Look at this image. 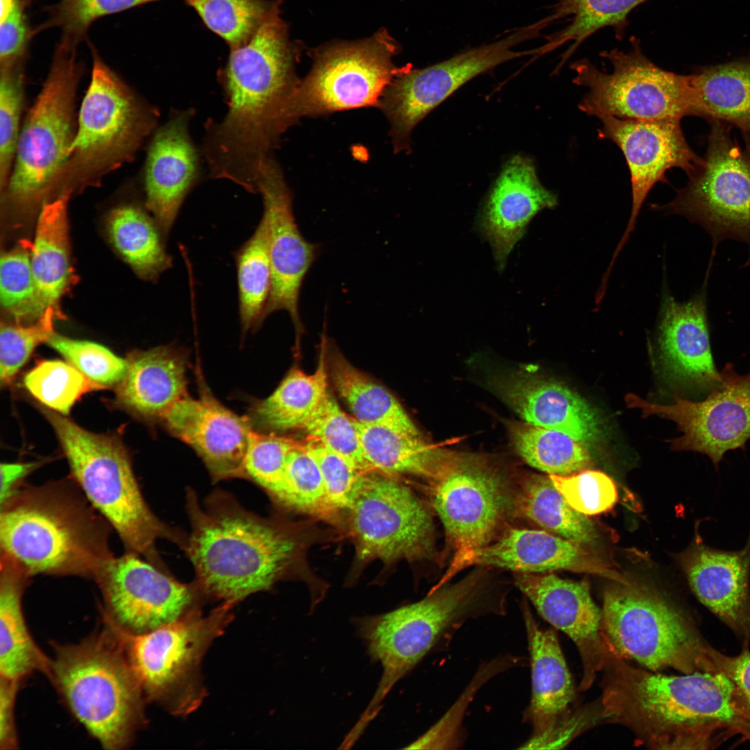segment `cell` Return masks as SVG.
I'll return each mask as SVG.
<instances>
[{"label": "cell", "instance_id": "6da1fadb", "mask_svg": "<svg viewBox=\"0 0 750 750\" xmlns=\"http://www.w3.org/2000/svg\"><path fill=\"white\" fill-rule=\"evenodd\" d=\"M600 698L603 719L629 728L657 749H708L739 736L750 724L732 681L719 672L665 675L633 667L608 651Z\"/></svg>", "mask_w": 750, "mask_h": 750}, {"label": "cell", "instance_id": "7a4b0ae2", "mask_svg": "<svg viewBox=\"0 0 750 750\" xmlns=\"http://www.w3.org/2000/svg\"><path fill=\"white\" fill-rule=\"evenodd\" d=\"M186 500L191 531L183 549L201 595L235 606L288 574L299 547L290 526L246 510L223 491L201 504L188 489Z\"/></svg>", "mask_w": 750, "mask_h": 750}, {"label": "cell", "instance_id": "3957f363", "mask_svg": "<svg viewBox=\"0 0 750 750\" xmlns=\"http://www.w3.org/2000/svg\"><path fill=\"white\" fill-rule=\"evenodd\" d=\"M0 511L1 553L31 576L96 581L115 557L111 526L78 486L65 482L21 486Z\"/></svg>", "mask_w": 750, "mask_h": 750}, {"label": "cell", "instance_id": "277c9868", "mask_svg": "<svg viewBox=\"0 0 750 750\" xmlns=\"http://www.w3.org/2000/svg\"><path fill=\"white\" fill-rule=\"evenodd\" d=\"M53 646L47 677L69 710L105 749L128 747L147 699L112 630L104 622L78 643Z\"/></svg>", "mask_w": 750, "mask_h": 750}, {"label": "cell", "instance_id": "5b68a950", "mask_svg": "<svg viewBox=\"0 0 750 750\" xmlns=\"http://www.w3.org/2000/svg\"><path fill=\"white\" fill-rule=\"evenodd\" d=\"M60 441L73 479L104 517L127 551L160 567L156 544L185 538L151 511L136 480L127 451L116 438L88 431L53 410H42Z\"/></svg>", "mask_w": 750, "mask_h": 750}, {"label": "cell", "instance_id": "8992f818", "mask_svg": "<svg viewBox=\"0 0 750 750\" xmlns=\"http://www.w3.org/2000/svg\"><path fill=\"white\" fill-rule=\"evenodd\" d=\"M77 46H56L47 77L22 126L11 174L1 197L17 211L55 198L74 141L76 97L83 66Z\"/></svg>", "mask_w": 750, "mask_h": 750}, {"label": "cell", "instance_id": "52a82bcc", "mask_svg": "<svg viewBox=\"0 0 750 750\" xmlns=\"http://www.w3.org/2000/svg\"><path fill=\"white\" fill-rule=\"evenodd\" d=\"M91 80L58 194L94 185L132 160L156 128L158 110L131 88L92 47Z\"/></svg>", "mask_w": 750, "mask_h": 750}, {"label": "cell", "instance_id": "ba28073f", "mask_svg": "<svg viewBox=\"0 0 750 750\" xmlns=\"http://www.w3.org/2000/svg\"><path fill=\"white\" fill-rule=\"evenodd\" d=\"M233 606L222 602L207 615L197 609L140 633L122 629L105 615L103 619L121 644L146 699L174 715L187 716L206 697L201 662L231 622Z\"/></svg>", "mask_w": 750, "mask_h": 750}, {"label": "cell", "instance_id": "9c48e42d", "mask_svg": "<svg viewBox=\"0 0 750 750\" xmlns=\"http://www.w3.org/2000/svg\"><path fill=\"white\" fill-rule=\"evenodd\" d=\"M601 635L608 651L660 672H708V643L678 605L649 588L618 583L607 588Z\"/></svg>", "mask_w": 750, "mask_h": 750}, {"label": "cell", "instance_id": "30bf717a", "mask_svg": "<svg viewBox=\"0 0 750 750\" xmlns=\"http://www.w3.org/2000/svg\"><path fill=\"white\" fill-rule=\"evenodd\" d=\"M478 580L471 574L455 584L433 589L417 602L354 622L369 656L383 669L374 697L353 728L356 734H362L394 685L441 637L472 617Z\"/></svg>", "mask_w": 750, "mask_h": 750}, {"label": "cell", "instance_id": "8fae6325", "mask_svg": "<svg viewBox=\"0 0 750 750\" xmlns=\"http://www.w3.org/2000/svg\"><path fill=\"white\" fill-rule=\"evenodd\" d=\"M429 484L431 501L451 553L449 567L437 588L472 565L476 553L508 528L507 522L516 513L515 486L486 462L463 456H456Z\"/></svg>", "mask_w": 750, "mask_h": 750}, {"label": "cell", "instance_id": "7c38bea8", "mask_svg": "<svg viewBox=\"0 0 750 750\" xmlns=\"http://www.w3.org/2000/svg\"><path fill=\"white\" fill-rule=\"evenodd\" d=\"M631 41L627 52L613 49L600 53L610 63V72L585 58L572 63L574 83L588 89L579 109L598 118L681 120L692 115L690 75L660 68L644 55L638 38Z\"/></svg>", "mask_w": 750, "mask_h": 750}, {"label": "cell", "instance_id": "4fadbf2b", "mask_svg": "<svg viewBox=\"0 0 750 750\" xmlns=\"http://www.w3.org/2000/svg\"><path fill=\"white\" fill-rule=\"evenodd\" d=\"M701 167L677 190L675 198L655 209L698 224L710 235L712 254L719 242L745 243L750 262V150L732 138L729 128L712 119L707 152Z\"/></svg>", "mask_w": 750, "mask_h": 750}, {"label": "cell", "instance_id": "5bb4252c", "mask_svg": "<svg viewBox=\"0 0 750 750\" xmlns=\"http://www.w3.org/2000/svg\"><path fill=\"white\" fill-rule=\"evenodd\" d=\"M397 51L394 40L384 29L365 40L315 50L312 69L300 81L294 94L296 121L301 117L378 106L388 86L408 67L393 63Z\"/></svg>", "mask_w": 750, "mask_h": 750}, {"label": "cell", "instance_id": "9a60e30c", "mask_svg": "<svg viewBox=\"0 0 750 750\" xmlns=\"http://www.w3.org/2000/svg\"><path fill=\"white\" fill-rule=\"evenodd\" d=\"M535 22L491 43L462 51L422 69L408 67L383 92L378 107L387 117L396 151L409 150L414 128L433 109L476 76L509 60L534 56V49L515 51L520 43L540 36Z\"/></svg>", "mask_w": 750, "mask_h": 750}, {"label": "cell", "instance_id": "2e32d148", "mask_svg": "<svg viewBox=\"0 0 750 750\" xmlns=\"http://www.w3.org/2000/svg\"><path fill=\"white\" fill-rule=\"evenodd\" d=\"M347 512L360 562L413 561L429 558L434 551V527L428 508L394 476L367 472Z\"/></svg>", "mask_w": 750, "mask_h": 750}, {"label": "cell", "instance_id": "e0dca14e", "mask_svg": "<svg viewBox=\"0 0 750 750\" xmlns=\"http://www.w3.org/2000/svg\"><path fill=\"white\" fill-rule=\"evenodd\" d=\"M721 373L720 385L699 401L676 396L664 405L634 394L625 401L644 417L656 415L675 422L683 435L670 441L672 449L704 454L717 467L726 452L743 449L750 439V371L740 375L728 364Z\"/></svg>", "mask_w": 750, "mask_h": 750}, {"label": "cell", "instance_id": "ac0fdd59", "mask_svg": "<svg viewBox=\"0 0 750 750\" xmlns=\"http://www.w3.org/2000/svg\"><path fill=\"white\" fill-rule=\"evenodd\" d=\"M103 615L124 630L144 633L199 609L194 583H182L161 568L127 551L114 557L95 581Z\"/></svg>", "mask_w": 750, "mask_h": 750}, {"label": "cell", "instance_id": "d6986e66", "mask_svg": "<svg viewBox=\"0 0 750 750\" xmlns=\"http://www.w3.org/2000/svg\"><path fill=\"white\" fill-rule=\"evenodd\" d=\"M257 193L263 201L268 232L272 283L263 320L276 311L290 317L297 336L303 326L299 302L303 281L319 253V246L301 233L292 210V194L283 172L272 157L262 169Z\"/></svg>", "mask_w": 750, "mask_h": 750}, {"label": "cell", "instance_id": "ffe728a7", "mask_svg": "<svg viewBox=\"0 0 750 750\" xmlns=\"http://www.w3.org/2000/svg\"><path fill=\"white\" fill-rule=\"evenodd\" d=\"M599 138L619 147L631 175L632 206L624 233L613 253L614 262L634 230L637 217L649 192L658 182L667 183V171L676 167L690 177L701 167L703 159L690 147L679 119H626L599 117Z\"/></svg>", "mask_w": 750, "mask_h": 750}, {"label": "cell", "instance_id": "44dd1931", "mask_svg": "<svg viewBox=\"0 0 750 750\" xmlns=\"http://www.w3.org/2000/svg\"><path fill=\"white\" fill-rule=\"evenodd\" d=\"M531 658L532 694L526 710L533 731L521 749H555L565 744L575 733L579 712H572L574 683L557 634L543 629L524 606Z\"/></svg>", "mask_w": 750, "mask_h": 750}, {"label": "cell", "instance_id": "7402d4cb", "mask_svg": "<svg viewBox=\"0 0 750 750\" xmlns=\"http://www.w3.org/2000/svg\"><path fill=\"white\" fill-rule=\"evenodd\" d=\"M515 583L540 616L574 642L583 666L579 690H588L603 669L608 651L601 635V609L588 583L526 572H517Z\"/></svg>", "mask_w": 750, "mask_h": 750}, {"label": "cell", "instance_id": "603a6c76", "mask_svg": "<svg viewBox=\"0 0 750 750\" xmlns=\"http://www.w3.org/2000/svg\"><path fill=\"white\" fill-rule=\"evenodd\" d=\"M695 524L690 545L677 560L690 590L742 642H750V531L745 545L725 551L707 545Z\"/></svg>", "mask_w": 750, "mask_h": 750}, {"label": "cell", "instance_id": "cb8c5ba5", "mask_svg": "<svg viewBox=\"0 0 750 750\" xmlns=\"http://www.w3.org/2000/svg\"><path fill=\"white\" fill-rule=\"evenodd\" d=\"M175 437L191 447L215 481L245 478L244 459L253 428L212 396L188 395L161 419Z\"/></svg>", "mask_w": 750, "mask_h": 750}, {"label": "cell", "instance_id": "d4e9b609", "mask_svg": "<svg viewBox=\"0 0 750 750\" xmlns=\"http://www.w3.org/2000/svg\"><path fill=\"white\" fill-rule=\"evenodd\" d=\"M558 199L539 181L532 159L515 155L503 167L480 212L478 227L501 272L531 219L556 206Z\"/></svg>", "mask_w": 750, "mask_h": 750}, {"label": "cell", "instance_id": "484cf974", "mask_svg": "<svg viewBox=\"0 0 750 750\" xmlns=\"http://www.w3.org/2000/svg\"><path fill=\"white\" fill-rule=\"evenodd\" d=\"M194 111L173 112L149 146L144 171L145 206L165 237L200 176L197 150L189 133Z\"/></svg>", "mask_w": 750, "mask_h": 750}, {"label": "cell", "instance_id": "4316f807", "mask_svg": "<svg viewBox=\"0 0 750 750\" xmlns=\"http://www.w3.org/2000/svg\"><path fill=\"white\" fill-rule=\"evenodd\" d=\"M710 265L703 284L689 301H676L666 289L662 292L658 341L667 370L672 377L697 391L710 393L722 382L712 358L707 316V285Z\"/></svg>", "mask_w": 750, "mask_h": 750}, {"label": "cell", "instance_id": "83f0119b", "mask_svg": "<svg viewBox=\"0 0 750 750\" xmlns=\"http://www.w3.org/2000/svg\"><path fill=\"white\" fill-rule=\"evenodd\" d=\"M493 385L496 393L525 422L564 432L585 446L599 439L601 426L597 413L565 385L522 369L498 378Z\"/></svg>", "mask_w": 750, "mask_h": 750}, {"label": "cell", "instance_id": "f1b7e54d", "mask_svg": "<svg viewBox=\"0 0 750 750\" xmlns=\"http://www.w3.org/2000/svg\"><path fill=\"white\" fill-rule=\"evenodd\" d=\"M475 564L526 573L565 569L592 574L617 583L630 582L584 545L544 530L508 527L476 553L472 562Z\"/></svg>", "mask_w": 750, "mask_h": 750}, {"label": "cell", "instance_id": "f546056e", "mask_svg": "<svg viewBox=\"0 0 750 750\" xmlns=\"http://www.w3.org/2000/svg\"><path fill=\"white\" fill-rule=\"evenodd\" d=\"M127 369L116 386L119 404L147 419H162L188 394V360L172 345L135 351L128 356Z\"/></svg>", "mask_w": 750, "mask_h": 750}, {"label": "cell", "instance_id": "4dcf8cb0", "mask_svg": "<svg viewBox=\"0 0 750 750\" xmlns=\"http://www.w3.org/2000/svg\"><path fill=\"white\" fill-rule=\"evenodd\" d=\"M31 576L1 553L0 677L22 681L35 672L47 676L50 658L33 640L25 620L22 597Z\"/></svg>", "mask_w": 750, "mask_h": 750}, {"label": "cell", "instance_id": "1f68e13d", "mask_svg": "<svg viewBox=\"0 0 750 750\" xmlns=\"http://www.w3.org/2000/svg\"><path fill=\"white\" fill-rule=\"evenodd\" d=\"M70 197L61 193L44 203L40 210L31 254L38 319L49 307L59 310V301L69 284L71 267L67 207Z\"/></svg>", "mask_w": 750, "mask_h": 750}, {"label": "cell", "instance_id": "d6a6232c", "mask_svg": "<svg viewBox=\"0 0 750 750\" xmlns=\"http://www.w3.org/2000/svg\"><path fill=\"white\" fill-rule=\"evenodd\" d=\"M353 419L368 462L374 470L387 475L415 476L431 483L456 456L426 442L421 435L364 424Z\"/></svg>", "mask_w": 750, "mask_h": 750}, {"label": "cell", "instance_id": "836d02e7", "mask_svg": "<svg viewBox=\"0 0 750 750\" xmlns=\"http://www.w3.org/2000/svg\"><path fill=\"white\" fill-rule=\"evenodd\" d=\"M690 80L692 115L735 125L750 150V60L705 67Z\"/></svg>", "mask_w": 750, "mask_h": 750}, {"label": "cell", "instance_id": "e575fe53", "mask_svg": "<svg viewBox=\"0 0 750 750\" xmlns=\"http://www.w3.org/2000/svg\"><path fill=\"white\" fill-rule=\"evenodd\" d=\"M549 14L540 20L547 28L558 22L563 26L547 35L537 47L538 56L567 45L558 67L561 66L580 45L597 31L611 26L617 36L623 34L631 11L647 0H553Z\"/></svg>", "mask_w": 750, "mask_h": 750}, {"label": "cell", "instance_id": "d590c367", "mask_svg": "<svg viewBox=\"0 0 750 750\" xmlns=\"http://www.w3.org/2000/svg\"><path fill=\"white\" fill-rule=\"evenodd\" d=\"M326 342L324 335L320 360L314 374H307L293 367L269 397L253 405V424L272 431L303 430L328 391L324 356Z\"/></svg>", "mask_w": 750, "mask_h": 750}, {"label": "cell", "instance_id": "8d00e7d4", "mask_svg": "<svg viewBox=\"0 0 750 750\" xmlns=\"http://www.w3.org/2000/svg\"><path fill=\"white\" fill-rule=\"evenodd\" d=\"M328 362L331 381L357 422L421 435L397 399L354 367L339 351L331 350Z\"/></svg>", "mask_w": 750, "mask_h": 750}, {"label": "cell", "instance_id": "74e56055", "mask_svg": "<svg viewBox=\"0 0 750 750\" xmlns=\"http://www.w3.org/2000/svg\"><path fill=\"white\" fill-rule=\"evenodd\" d=\"M110 239L134 272L144 280L156 281L173 265L159 225L142 208L126 204L114 208L107 221Z\"/></svg>", "mask_w": 750, "mask_h": 750}, {"label": "cell", "instance_id": "f35d334b", "mask_svg": "<svg viewBox=\"0 0 750 750\" xmlns=\"http://www.w3.org/2000/svg\"><path fill=\"white\" fill-rule=\"evenodd\" d=\"M515 512L544 531L582 545L594 544L597 533L592 522L574 510L549 476L529 474L515 486Z\"/></svg>", "mask_w": 750, "mask_h": 750}, {"label": "cell", "instance_id": "ab89813d", "mask_svg": "<svg viewBox=\"0 0 750 750\" xmlns=\"http://www.w3.org/2000/svg\"><path fill=\"white\" fill-rule=\"evenodd\" d=\"M508 428L523 460L549 475H572L592 463L586 446L564 432L517 422H509Z\"/></svg>", "mask_w": 750, "mask_h": 750}, {"label": "cell", "instance_id": "60d3db41", "mask_svg": "<svg viewBox=\"0 0 750 750\" xmlns=\"http://www.w3.org/2000/svg\"><path fill=\"white\" fill-rule=\"evenodd\" d=\"M238 311L242 333L260 328L272 283L268 232L262 217L251 237L235 253Z\"/></svg>", "mask_w": 750, "mask_h": 750}, {"label": "cell", "instance_id": "b9f144b4", "mask_svg": "<svg viewBox=\"0 0 750 750\" xmlns=\"http://www.w3.org/2000/svg\"><path fill=\"white\" fill-rule=\"evenodd\" d=\"M192 8L205 26L231 48L245 43L281 1L181 0Z\"/></svg>", "mask_w": 750, "mask_h": 750}, {"label": "cell", "instance_id": "7bdbcfd3", "mask_svg": "<svg viewBox=\"0 0 750 750\" xmlns=\"http://www.w3.org/2000/svg\"><path fill=\"white\" fill-rule=\"evenodd\" d=\"M26 390L50 410L67 415L85 393L99 389L68 362L42 360L24 378Z\"/></svg>", "mask_w": 750, "mask_h": 750}, {"label": "cell", "instance_id": "ee69618b", "mask_svg": "<svg viewBox=\"0 0 750 750\" xmlns=\"http://www.w3.org/2000/svg\"><path fill=\"white\" fill-rule=\"evenodd\" d=\"M314 440L356 468L374 470L364 453L353 419L340 408L328 390L303 428Z\"/></svg>", "mask_w": 750, "mask_h": 750}, {"label": "cell", "instance_id": "f6af8a7d", "mask_svg": "<svg viewBox=\"0 0 750 750\" xmlns=\"http://www.w3.org/2000/svg\"><path fill=\"white\" fill-rule=\"evenodd\" d=\"M302 444L292 438L253 429L244 459L245 478L259 485L283 505L288 458Z\"/></svg>", "mask_w": 750, "mask_h": 750}, {"label": "cell", "instance_id": "bcb514c9", "mask_svg": "<svg viewBox=\"0 0 750 750\" xmlns=\"http://www.w3.org/2000/svg\"><path fill=\"white\" fill-rule=\"evenodd\" d=\"M32 244L22 241L3 253L0 264V301L2 308L17 323L38 320L36 285L32 270Z\"/></svg>", "mask_w": 750, "mask_h": 750}, {"label": "cell", "instance_id": "7dc6e473", "mask_svg": "<svg viewBox=\"0 0 750 750\" xmlns=\"http://www.w3.org/2000/svg\"><path fill=\"white\" fill-rule=\"evenodd\" d=\"M294 449L285 468V495L283 505L322 517L335 514L327 498L317 464L306 449Z\"/></svg>", "mask_w": 750, "mask_h": 750}, {"label": "cell", "instance_id": "c3c4849f", "mask_svg": "<svg viewBox=\"0 0 750 750\" xmlns=\"http://www.w3.org/2000/svg\"><path fill=\"white\" fill-rule=\"evenodd\" d=\"M46 343L99 389L117 386L126 374L127 360L101 344L56 333Z\"/></svg>", "mask_w": 750, "mask_h": 750}, {"label": "cell", "instance_id": "681fc988", "mask_svg": "<svg viewBox=\"0 0 750 750\" xmlns=\"http://www.w3.org/2000/svg\"><path fill=\"white\" fill-rule=\"evenodd\" d=\"M155 1L158 0H60L47 8L48 18L33 30V34L56 27L62 31L60 41L78 46L97 19Z\"/></svg>", "mask_w": 750, "mask_h": 750}, {"label": "cell", "instance_id": "f907efd6", "mask_svg": "<svg viewBox=\"0 0 750 750\" xmlns=\"http://www.w3.org/2000/svg\"><path fill=\"white\" fill-rule=\"evenodd\" d=\"M24 62L0 67V189H6L21 131Z\"/></svg>", "mask_w": 750, "mask_h": 750}, {"label": "cell", "instance_id": "816d5d0a", "mask_svg": "<svg viewBox=\"0 0 750 750\" xmlns=\"http://www.w3.org/2000/svg\"><path fill=\"white\" fill-rule=\"evenodd\" d=\"M59 310L48 308L36 321L29 324H1L0 332V380L9 383L26 362L35 347L47 342L53 331Z\"/></svg>", "mask_w": 750, "mask_h": 750}, {"label": "cell", "instance_id": "f5cc1de1", "mask_svg": "<svg viewBox=\"0 0 750 750\" xmlns=\"http://www.w3.org/2000/svg\"><path fill=\"white\" fill-rule=\"evenodd\" d=\"M305 446L320 470L331 508L335 513L347 512L358 494L367 472L356 468L314 440L310 439Z\"/></svg>", "mask_w": 750, "mask_h": 750}, {"label": "cell", "instance_id": "db71d44e", "mask_svg": "<svg viewBox=\"0 0 750 750\" xmlns=\"http://www.w3.org/2000/svg\"><path fill=\"white\" fill-rule=\"evenodd\" d=\"M549 476L570 506L583 515L608 511L617 501L615 482L600 471L587 469L572 475Z\"/></svg>", "mask_w": 750, "mask_h": 750}, {"label": "cell", "instance_id": "11a10c76", "mask_svg": "<svg viewBox=\"0 0 750 750\" xmlns=\"http://www.w3.org/2000/svg\"><path fill=\"white\" fill-rule=\"evenodd\" d=\"M750 642H742L741 651L735 656L722 653L710 644L706 649L709 672H719L733 683L737 697L750 724Z\"/></svg>", "mask_w": 750, "mask_h": 750}, {"label": "cell", "instance_id": "9f6ffc18", "mask_svg": "<svg viewBox=\"0 0 750 750\" xmlns=\"http://www.w3.org/2000/svg\"><path fill=\"white\" fill-rule=\"evenodd\" d=\"M26 8L17 0L10 14L0 22V67L24 62L28 41L33 35L24 13Z\"/></svg>", "mask_w": 750, "mask_h": 750}, {"label": "cell", "instance_id": "6f0895ef", "mask_svg": "<svg viewBox=\"0 0 750 750\" xmlns=\"http://www.w3.org/2000/svg\"><path fill=\"white\" fill-rule=\"evenodd\" d=\"M21 681L0 677V749L18 747L15 722V703Z\"/></svg>", "mask_w": 750, "mask_h": 750}, {"label": "cell", "instance_id": "680465c9", "mask_svg": "<svg viewBox=\"0 0 750 750\" xmlns=\"http://www.w3.org/2000/svg\"><path fill=\"white\" fill-rule=\"evenodd\" d=\"M43 461L1 463L0 506L17 491L24 479L41 466Z\"/></svg>", "mask_w": 750, "mask_h": 750}, {"label": "cell", "instance_id": "91938a15", "mask_svg": "<svg viewBox=\"0 0 750 750\" xmlns=\"http://www.w3.org/2000/svg\"><path fill=\"white\" fill-rule=\"evenodd\" d=\"M16 1L17 0H0V22L10 14Z\"/></svg>", "mask_w": 750, "mask_h": 750}, {"label": "cell", "instance_id": "94428289", "mask_svg": "<svg viewBox=\"0 0 750 750\" xmlns=\"http://www.w3.org/2000/svg\"><path fill=\"white\" fill-rule=\"evenodd\" d=\"M22 2L24 3V5H25V6H26L27 7V6H28V5H29V4L31 3V2L32 1V0H22Z\"/></svg>", "mask_w": 750, "mask_h": 750}]
</instances>
